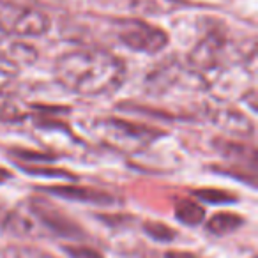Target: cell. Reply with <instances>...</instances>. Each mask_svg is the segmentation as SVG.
I'll return each mask as SVG.
<instances>
[{
	"instance_id": "14",
	"label": "cell",
	"mask_w": 258,
	"mask_h": 258,
	"mask_svg": "<svg viewBox=\"0 0 258 258\" xmlns=\"http://www.w3.org/2000/svg\"><path fill=\"white\" fill-rule=\"evenodd\" d=\"M195 197L204 202V204H211V205H225L237 200L233 195L226 193L223 189H198L195 191Z\"/></svg>"
},
{
	"instance_id": "3",
	"label": "cell",
	"mask_w": 258,
	"mask_h": 258,
	"mask_svg": "<svg viewBox=\"0 0 258 258\" xmlns=\"http://www.w3.org/2000/svg\"><path fill=\"white\" fill-rule=\"evenodd\" d=\"M50 29V20L41 11L0 0V36L37 37Z\"/></svg>"
},
{
	"instance_id": "15",
	"label": "cell",
	"mask_w": 258,
	"mask_h": 258,
	"mask_svg": "<svg viewBox=\"0 0 258 258\" xmlns=\"http://www.w3.org/2000/svg\"><path fill=\"white\" fill-rule=\"evenodd\" d=\"M145 232L147 235H151L152 239L159 240V242H168L175 237V232H173L170 226L163 225V223H145Z\"/></svg>"
},
{
	"instance_id": "4",
	"label": "cell",
	"mask_w": 258,
	"mask_h": 258,
	"mask_svg": "<svg viewBox=\"0 0 258 258\" xmlns=\"http://www.w3.org/2000/svg\"><path fill=\"white\" fill-rule=\"evenodd\" d=\"M117 37L122 44L140 53H159L168 44V36L165 30L142 20H122L117 23Z\"/></svg>"
},
{
	"instance_id": "20",
	"label": "cell",
	"mask_w": 258,
	"mask_h": 258,
	"mask_svg": "<svg viewBox=\"0 0 258 258\" xmlns=\"http://www.w3.org/2000/svg\"><path fill=\"white\" fill-rule=\"evenodd\" d=\"M9 179H11V173H9L8 170L0 168V184L6 182V180H9Z\"/></svg>"
},
{
	"instance_id": "13",
	"label": "cell",
	"mask_w": 258,
	"mask_h": 258,
	"mask_svg": "<svg viewBox=\"0 0 258 258\" xmlns=\"http://www.w3.org/2000/svg\"><path fill=\"white\" fill-rule=\"evenodd\" d=\"M0 258H55V256L46 253V251L37 249V247L6 246V247H0Z\"/></svg>"
},
{
	"instance_id": "11",
	"label": "cell",
	"mask_w": 258,
	"mask_h": 258,
	"mask_svg": "<svg viewBox=\"0 0 258 258\" xmlns=\"http://www.w3.org/2000/svg\"><path fill=\"white\" fill-rule=\"evenodd\" d=\"M175 216H177V219H179L180 223H184V225L197 226V225H200V223L204 221L205 211H204V207H202L200 204L184 198V200L177 202Z\"/></svg>"
},
{
	"instance_id": "19",
	"label": "cell",
	"mask_w": 258,
	"mask_h": 258,
	"mask_svg": "<svg viewBox=\"0 0 258 258\" xmlns=\"http://www.w3.org/2000/svg\"><path fill=\"white\" fill-rule=\"evenodd\" d=\"M166 258H198L191 253H182V251H170L166 253Z\"/></svg>"
},
{
	"instance_id": "7",
	"label": "cell",
	"mask_w": 258,
	"mask_h": 258,
	"mask_svg": "<svg viewBox=\"0 0 258 258\" xmlns=\"http://www.w3.org/2000/svg\"><path fill=\"white\" fill-rule=\"evenodd\" d=\"M44 191L50 195L64 200L73 202H82V204H92V205H110L115 202L113 195L104 193L99 189H92V187H80V186H50Z\"/></svg>"
},
{
	"instance_id": "9",
	"label": "cell",
	"mask_w": 258,
	"mask_h": 258,
	"mask_svg": "<svg viewBox=\"0 0 258 258\" xmlns=\"http://www.w3.org/2000/svg\"><path fill=\"white\" fill-rule=\"evenodd\" d=\"M244 223V219L239 214L233 212H218L207 221V230L214 235H226V233L235 232L237 228H240Z\"/></svg>"
},
{
	"instance_id": "6",
	"label": "cell",
	"mask_w": 258,
	"mask_h": 258,
	"mask_svg": "<svg viewBox=\"0 0 258 258\" xmlns=\"http://www.w3.org/2000/svg\"><path fill=\"white\" fill-rule=\"evenodd\" d=\"M225 39L218 34H211L204 41L198 43V46L191 51L189 64L197 71H211L219 64L223 53H225Z\"/></svg>"
},
{
	"instance_id": "1",
	"label": "cell",
	"mask_w": 258,
	"mask_h": 258,
	"mask_svg": "<svg viewBox=\"0 0 258 258\" xmlns=\"http://www.w3.org/2000/svg\"><path fill=\"white\" fill-rule=\"evenodd\" d=\"M125 76L120 58L104 50H75L55 64V78L62 87L80 96H103L117 90Z\"/></svg>"
},
{
	"instance_id": "18",
	"label": "cell",
	"mask_w": 258,
	"mask_h": 258,
	"mask_svg": "<svg viewBox=\"0 0 258 258\" xmlns=\"http://www.w3.org/2000/svg\"><path fill=\"white\" fill-rule=\"evenodd\" d=\"M15 73V68H13L11 64H8V62L4 60H0V82L6 78H9V76Z\"/></svg>"
},
{
	"instance_id": "10",
	"label": "cell",
	"mask_w": 258,
	"mask_h": 258,
	"mask_svg": "<svg viewBox=\"0 0 258 258\" xmlns=\"http://www.w3.org/2000/svg\"><path fill=\"white\" fill-rule=\"evenodd\" d=\"M214 120H216V124H219L223 129H226V131H232V133L251 135V131H253L251 122L247 120L246 117H242V115L237 113V111H233V110L221 111V113L216 115Z\"/></svg>"
},
{
	"instance_id": "8",
	"label": "cell",
	"mask_w": 258,
	"mask_h": 258,
	"mask_svg": "<svg viewBox=\"0 0 258 258\" xmlns=\"http://www.w3.org/2000/svg\"><path fill=\"white\" fill-rule=\"evenodd\" d=\"M36 58L37 51L30 44L15 41L9 36H0V60L8 62L13 68H16V66L34 64Z\"/></svg>"
},
{
	"instance_id": "12",
	"label": "cell",
	"mask_w": 258,
	"mask_h": 258,
	"mask_svg": "<svg viewBox=\"0 0 258 258\" xmlns=\"http://www.w3.org/2000/svg\"><path fill=\"white\" fill-rule=\"evenodd\" d=\"M182 0H133V8L144 15H166L180 8Z\"/></svg>"
},
{
	"instance_id": "17",
	"label": "cell",
	"mask_w": 258,
	"mask_h": 258,
	"mask_svg": "<svg viewBox=\"0 0 258 258\" xmlns=\"http://www.w3.org/2000/svg\"><path fill=\"white\" fill-rule=\"evenodd\" d=\"M15 154H16V158H20L22 161H32V159H36V161H44V159H50L44 154H36V152H27V151H15Z\"/></svg>"
},
{
	"instance_id": "5",
	"label": "cell",
	"mask_w": 258,
	"mask_h": 258,
	"mask_svg": "<svg viewBox=\"0 0 258 258\" xmlns=\"http://www.w3.org/2000/svg\"><path fill=\"white\" fill-rule=\"evenodd\" d=\"M27 211L36 219L37 225L43 226L46 232L53 233V235H60L66 239H82L83 237L80 226L44 198H32L27 204Z\"/></svg>"
},
{
	"instance_id": "2",
	"label": "cell",
	"mask_w": 258,
	"mask_h": 258,
	"mask_svg": "<svg viewBox=\"0 0 258 258\" xmlns=\"http://www.w3.org/2000/svg\"><path fill=\"white\" fill-rule=\"evenodd\" d=\"M94 131L104 144L127 152L140 151L159 137L158 129L122 118H101L94 124Z\"/></svg>"
},
{
	"instance_id": "16",
	"label": "cell",
	"mask_w": 258,
	"mask_h": 258,
	"mask_svg": "<svg viewBox=\"0 0 258 258\" xmlns=\"http://www.w3.org/2000/svg\"><path fill=\"white\" fill-rule=\"evenodd\" d=\"M66 253L71 258H103L94 249H89V247H83V246H69L66 247Z\"/></svg>"
}]
</instances>
